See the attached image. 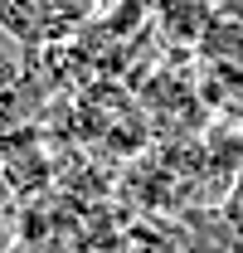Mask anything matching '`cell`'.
Wrapping results in <instances>:
<instances>
[{
	"label": "cell",
	"mask_w": 243,
	"mask_h": 253,
	"mask_svg": "<svg viewBox=\"0 0 243 253\" xmlns=\"http://www.w3.org/2000/svg\"><path fill=\"white\" fill-rule=\"evenodd\" d=\"M97 5H112V0H97Z\"/></svg>",
	"instance_id": "4"
},
{
	"label": "cell",
	"mask_w": 243,
	"mask_h": 253,
	"mask_svg": "<svg viewBox=\"0 0 243 253\" xmlns=\"http://www.w3.org/2000/svg\"><path fill=\"white\" fill-rule=\"evenodd\" d=\"M0 34H10L20 49H39L54 39L49 0H0Z\"/></svg>",
	"instance_id": "1"
},
{
	"label": "cell",
	"mask_w": 243,
	"mask_h": 253,
	"mask_svg": "<svg viewBox=\"0 0 243 253\" xmlns=\"http://www.w3.org/2000/svg\"><path fill=\"white\" fill-rule=\"evenodd\" d=\"M10 83H20V63L10 54H0V88H10Z\"/></svg>",
	"instance_id": "2"
},
{
	"label": "cell",
	"mask_w": 243,
	"mask_h": 253,
	"mask_svg": "<svg viewBox=\"0 0 243 253\" xmlns=\"http://www.w3.org/2000/svg\"><path fill=\"white\" fill-rule=\"evenodd\" d=\"M10 195H15V190H10V175H5V166H0V205H10Z\"/></svg>",
	"instance_id": "3"
}]
</instances>
